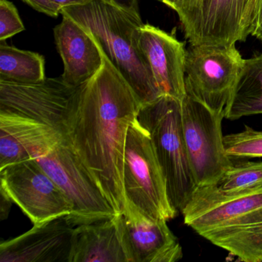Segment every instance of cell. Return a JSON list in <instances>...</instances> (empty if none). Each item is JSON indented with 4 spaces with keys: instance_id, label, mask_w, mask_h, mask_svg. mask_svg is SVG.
I'll return each mask as SVG.
<instances>
[{
    "instance_id": "6da1fadb",
    "label": "cell",
    "mask_w": 262,
    "mask_h": 262,
    "mask_svg": "<svg viewBox=\"0 0 262 262\" xmlns=\"http://www.w3.org/2000/svg\"><path fill=\"white\" fill-rule=\"evenodd\" d=\"M102 56L99 71L79 89L69 117V132L84 165L119 214L125 209L127 133L142 104L122 75Z\"/></svg>"
},
{
    "instance_id": "7a4b0ae2",
    "label": "cell",
    "mask_w": 262,
    "mask_h": 262,
    "mask_svg": "<svg viewBox=\"0 0 262 262\" xmlns=\"http://www.w3.org/2000/svg\"><path fill=\"white\" fill-rule=\"evenodd\" d=\"M71 111L46 123L0 113V128L16 136L60 187L73 205L74 226L118 214L75 149L69 132Z\"/></svg>"
},
{
    "instance_id": "3957f363",
    "label": "cell",
    "mask_w": 262,
    "mask_h": 262,
    "mask_svg": "<svg viewBox=\"0 0 262 262\" xmlns=\"http://www.w3.org/2000/svg\"><path fill=\"white\" fill-rule=\"evenodd\" d=\"M184 222L244 262H262V186L231 195L196 189Z\"/></svg>"
},
{
    "instance_id": "277c9868",
    "label": "cell",
    "mask_w": 262,
    "mask_h": 262,
    "mask_svg": "<svg viewBox=\"0 0 262 262\" xmlns=\"http://www.w3.org/2000/svg\"><path fill=\"white\" fill-rule=\"evenodd\" d=\"M60 14L71 18L94 39L142 105L162 96L139 45L144 24L140 15L102 0L62 8Z\"/></svg>"
},
{
    "instance_id": "5b68a950",
    "label": "cell",
    "mask_w": 262,
    "mask_h": 262,
    "mask_svg": "<svg viewBox=\"0 0 262 262\" xmlns=\"http://www.w3.org/2000/svg\"><path fill=\"white\" fill-rule=\"evenodd\" d=\"M137 120L149 135L171 205L182 213L197 189L184 140L182 101L160 96L141 106Z\"/></svg>"
},
{
    "instance_id": "8992f818",
    "label": "cell",
    "mask_w": 262,
    "mask_h": 262,
    "mask_svg": "<svg viewBox=\"0 0 262 262\" xmlns=\"http://www.w3.org/2000/svg\"><path fill=\"white\" fill-rule=\"evenodd\" d=\"M123 189L125 211L133 210L151 220L167 222L179 212L168 197L166 181L149 135L137 118L127 133Z\"/></svg>"
},
{
    "instance_id": "52a82bcc",
    "label": "cell",
    "mask_w": 262,
    "mask_h": 262,
    "mask_svg": "<svg viewBox=\"0 0 262 262\" xmlns=\"http://www.w3.org/2000/svg\"><path fill=\"white\" fill-rule=\"evenodd\" d=\"M258 0H179L174 11L191 45H231L252 32Z\"/></svg>"
},
{
    "instance_id": "ba28073f",
    "label": "cell",
    "mask_w": 262,
    "mask_h": 262,
    "mask_svg": "<svg viewBox=\"0 0 262 262\" xmlns=\"http://www.w3.org/2000/svg\"><path fill=\"white\" fill-rule=\"evenodd\" d=\"M222 113L186 93L182 101V124L188 160L197 188L215 185L234 164L225 153Z\"/></svg>"
},
{
    "instance_id": "9c48e42d",
    "label": "cell",
    "mask_w": 262,
    "mask_h": 262,
    "mask_svg": "<svg viewBox=\"0 0 262 262\" xmlns=\"http://www.w3.org/2000/svg\"><path fill=\"white\" fill-rule=\"evenodd\" d=\"M235 44L190 45L185 56L186 93L225 118L244 63Z\"/></svg>"
},
{
    "instance_id": "30bf717a",
    "label": "cell",
    "mask_w": 262,
    "mask_h": 262,
    "mask_svg": "<svg viewBox=\"0 0 262 262\" xmlns=\"http://www.w3.org/2000/svg\"><path fill=\"white\" fill-rule=\"evenodd\" d=\"M0 181L33 225L73 211L64 191L33 158L0 170Z\"/></svg>"
},
{
    "instance_id": "8fae6325",
    "label": "cell",
    "mask_w": 262,
    "mask_h": 262,
    "mask_svg": "<svg viewBox=\"0 0 262 262\" xmlns=\"http://www.w3.org/2000/svg\"><path fill=\"white\" fill-rule=\"evenodd\" d=\"M75 226L69 214L34 224L0 245V262H70Z\"/></svg>"
},
{
    "instance_id": "7c38bea8",
    "label": "cell",
    "mask_w": 262,
    "mask_h": 262,
    "mask_svg": "<svg viewBox=\"0 0 262 262\" xmlns=\"http://www.w3.org/2000/svg\"><path fill=\"white\" fill-rule=\"evenodd\" d=\"M118 217L129 262H176L183 257L182 245L167 221L151 220L133 210Z\"/></svg>"
},
{
    "instance_id": "4fadbf2b",
    "label": "cell",
    "mask_w": 262,
    "mask_h": 262,
    "mask_svg": "<svg viewBox=\"0 0 262 262\" xmlns=\"http://www.w3.org/2000/svg\"><path fill=\"white\" fill-rule=\"evenodd\" d=\"M139 45L162 96L182 101L186 95L183 42L172 34L150 24H143Z\"/></svg>"
},
{
    "instance_id": "5bb4252c",
    "label": "cell",
    "mask_w": 262,
    "mask_h": 262,
    "mask_svg": "<svg viewBox=\"0 0 262 262\" xmlns=\"http://www.w3.org/2000/svg\"><path fill=\"white\" fill-rule=\"evenodd\" d=\"M54 29L56 48L62 58V79L72 86H79L91 79L103 63V56L96 41L77 23L62 15Z\"/></svg>"
},
{
    "instance_id": "9a60e30c",
    "label": "cell",
    "mask_w": 262,
    "mask_h": 262,
    "mask_svg": "<svg viewBox=\"0 0 262 262\" xmlns=\"http://www.w3.org/2000/svg\"><path fill=\"white\" fill-rule=\"evenodd\" d=\"M118 215L75 227L70 262H129Z\"/></svg>"
},
{
    "instance_id": "2e32d148",
    "label": "cell",
    "mask_w": 262,
    "mask_h": 262,
    "mask_svg": "<svg viewBox=\"0 0 262 262\" xmlns=\"http://www.w3.org/2000/svg\"><path fill=\"white\" fill-rule=\"evenodd\" d=\"M262 114V53L244 59L225 113L234 121L245 116Z\"/></svg>"
},
{
    "instance_id": "e0dca14e",
    "label": "cell",
    "mask_w": 262,
    "mask_h": 262,
    "mask_svg": "<svg viewBox=\"0 0 262 262\" xmlns=\"http://www.w3.org/2000/svg\"><path fill=\"white\" fill-rule=\"evenodd\" d=\"M46 78L45 59L42 55L0 41V81L34 84Z\"/></svg>"
},
{
    "instance_id": "ac0fdd59",
    "label": "cell",
    "mask_w": 262,
    "mask_h": 262,
    "mask_svg": "<svg viewBox=\"0 0 262 262\" xmlns=\"http://www.w3.org/2000/svg\"><path fill=\"white\" fill-rule=\"evenodd\" d=\"M260 186H262V162L248 161L233 164L215 185L205 188L216 194L231 195Z\"/></svg>"
},
{
    "instance_id": "d6986e66",
    "label": "cell",
    "mask_w": 262,
    "mask_h": 262,
    "mask_svg": "<svg viewBox=\"0 0 262 262\" xmlns=\"http://www.w3.org/2000/svg\"><path fill=\"white\" fill-rule=\"evenodd\" d=\"M224 145L232 160L262 158V131L245 125L242 131L224 136Z\"/></svg>"
},
{
    "instance_id": "ffe728a7",
    "label": "cell",
    "mask_w": 262,
    "mask_h": 262,
    "mask_svg": "<svg viewBox=\"0 0 262 262\" xmlns=\"http://www.w3.org/2000/svg\"><path fill=\"white\" fill-rule=\"evenodd\" d=\"M31 158L28 150L16 136L0 128V170Z\"/></svg>"
},
{
    "instance_id": "44dd1931",
    "label": "cell",
    "mask_w": 262,
    "mask_h": 262,
    "mask_svg": "<svg viewBox=\"0 0 262 262\" xmlns=\"http://www.w3.org/2000/svg\"><path fill=\"white\" fill-rule=\"evenodd\" d=\"M25 30L17 9L8 0L0 1V41H6Z\"/></svg>"
},
{
    "instance_id": "7402d4cb",
    "label": "cell",
    "mask_w": 262,
    "mask_h": 262,
    "mask_svg": "<svg viewBox=\"0 0 262 262\" xmlns=\"http://www.w3.org/2000/svg\"><path fill=\"white\" fill-rule=\"evenodd\" d=\"M28 4L32 8L41 13L51 16L57 17L60 14L61 9L52 0H22Z\"/></svg>"
},
{
    "instance_id": "603a6c76",
    "label": "cell",
    "mask_w": 262,
    "mask_h": 262,
    "mask_svg": "<svg viewBox=\"0 0 262 262\" xmlns=\"http://www.w3.org/2000/svg\"><path fill=\"white\" fill-rule=\"evenodd\" d=\"M134 14H139V0H102Z\"/></svg>"
},
{
    "instance_id": "cb8c5ba5",
    "label": "cell",
    "mask_w": 262,
    "mask_h": 262,
    "mask_svg": "<svg viewBox=\"0 0 262 262\" xmlns=\"http://www.w3.org/2000/svg\"><path fill=\"white\" fill-rule=\"evenodd\" d=\"M14 203L8 194L0 188V219L5 220L8 217L12 204Z\"/></svg>"
},
{
    "instance_id": "d4e9b609",
    "label": "cell",
    "mask_w": 262,
    "mask_h": 262,
    "mask_svg": "<svg viewBox=\"0 0 262 262\" xmlns=\"http://www.w3.org/2000/svg\"><path fill=\"white\" fill-rule=\"evenodd\" d=\"M251 35L262 41V0H258L257 2L255 19Z\"/></svg>"
},
{
    "instance_id": "484cf974",
    "label": "cell",
    "mask_w": 262,
    "mask_h": 262,
    "mask_svg": "<svg viewBox=\"0 0 262 262\" xmlns=\"http://www.w3.org/2000/svg\"><path fill=\"white\" fill-rule=\"evenodd\" d=\"M52 1L62 10V8H66V7L85 5L93 0H52Z\"/></svg>"
},
{
    "instance_id": "4316f807",
    "label": "cell",
    "mask_w": 262,
    "mask_h": 262,
    "mask_svg": "<svg viewBox=\"0 0 262 262\" xmlns=\"http://www.w3.org/2000/svg\"><path fill=\"white\" fill-rule=\"evenodd\" d=\"M159 1L163 3L164 4L168 6L169 8L172 9L173 10H174L178 3L179 2V0H159Z\"/></svg>"
}]
</instances>
